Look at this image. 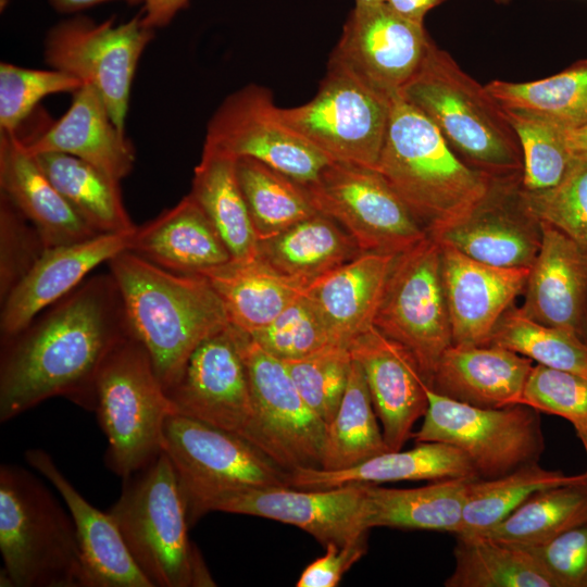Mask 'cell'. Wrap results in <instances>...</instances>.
Instances as JSON below:
<instances>
[{"instance_id":"8fae6325","label":"cell","mask_w":587,"mask_h":587,"mask_svg":"<svg viewBox=\"0 0 587 587\" xmlns=\"http://www.w3.org/2000/svg\"><path fill=\"white\" fill-rule=\"evenodd\" d=\"M374 326L412 353L429 386L442 353L452 345L436 238L428 235L395 257Z\"/></svg>"},{"instance_id":"816d5d0a","label":"cell","mask_w":587,"mask_h":587,"mask_svg":"<svg viewBox=\"0 0 587 587\" xmlns=\"http://www.w3.org/2000/svg\"><path fill=\"white\" fill-rule=\"evenodd\" d=\"M366 541L346 546L328 544L319 557L300 574L297 587H336L345 573L366 552Z\"/></svg>"},{"instance_id":"f907efd6","label":"cell","mask_w":587,"mask_h":587,"mask_svg":"<svg viewBox=\"0 0 587 587\" xmlns=\"http://www.w3.org/2000/svg\"><path fill=\"white\" fill-rule=\"evenodd\" d=\"M523 547L541 563L558 587H587V520L545 544Z\"/></svg>"},{"instance_id":"4dcf8cb0","label":"cell","mask_w":587,"mask_h":587,"mask_svg":"<svg viewBox=\"0 0 587 587\" xmlns=\"http://www.w3.org/2000/svg\"><path fill=\"white\" fill-rule=\"evenodd\" d=\"M230 324L251 334L270 324L302 295L304 286L266 263L260 255L228 262L207 270Z\"/></svg>"},{"instance_id":"60d3db41","label":"cell","mask_w":587,"mask_h":587,"mask_svg":"<svg viewBox=\"0 0 587 587\" xmlns=\"http://www.w3.org/2000/svg\"><path fill=\"white\" fill-rule=\"evenodd\" d=\"M587 520V479L542 489L479 533L523 546L545 544Z\"/></svg>"},{"instance_id":"1f68e13d","label":"cell","mask_w":587,"mask_h":587,"mask_svg":"<svg viewBox=\"0 0 587 587\" xmlns=\"http://www.w3.org/2000/svg\"><path fill=\"white\" fill-rule=\"evenodd\" d=\"M258 250L274 270L304 287L363 253L338 223L320 212L258 241Z\"/></svg>"},{"instance_id":"f1b7e54d","label":"cell","mask_w":587,"mask_h":587,"mask_svg":"<svg viewBox=\"0 0 587 587\" xmlns=\"http://www.w3.org/2000/svg\"><path fill=\"white\" fill-rule=\"evenodd\" d=\"M396 255L363 252L316 278L303 295L338 344L374 326V319Z\"/></svg>"},{"instance_id":"ba28073f","label":"cell","mask_w":587,"mask_h":587,"mask_svg":"<svg viewBox=\"0 0 587 587\" xmlns=\"http://www.w3.org/2000/svg\"><path fill=\"white\" fill-rule=\"evenodd\" d=\"M161 449L177 473L189 526L222 495L289 486V472L250 441L186 415L166 417Z\"/></svg>"},{"instance_id":"484cf974","label":"cell","mask_w":587,"mask_h":587,"mask_svg":"<svg viewBox=\"0 0 587 587\" xmlns=\"http://www.w3.org/2000/svg\"><path fill=\"white\" fill-rule=\"evenodd\" d=\"M0 193L32 223L46 248L99 235L52 184L17 133H0Z\"/></svg>"},{"instance_id":"b9f144b4","label":"cell","mask_w":587,"mask_h":587,"mask_svg":"<svg viewBox=\"0 0 587 587\" xmlns=\"http://www.w3.org/2000/svg\"><path fill=\"white\" fill-rule=\"evenodd\" d=\"M489 345L507 348L537 364L587 378V342L577 335L528 319L511 305L500 317Z\"/></svg>"},{"instance_id":"83f0119b","label":"cell","mask_w":587,"mask_h":587,"mask_svg":"<svg viewBox=\"0 0 587 587\" xmlns=\"http://www.w3.org/2000/svg\"><path fill=\"white\" fill-rule=\"evenodd\" d=\"M128 251L183 274H200L232 260L223 239L190 193L136 226Z\"/></svg>"},{"instance_id":"d6986e66","label":"cell","mask_w":587,"mask_h":587,"mask_svg":"<svg viewBox=\"0 0 587 587\" xmlns=\"http://www.w3.org/2000/svg\"><path fill=\"white\" fill-rule=\"evenodd\" d=\"M522 176L491 178L484 196L463 217L432 237L486 264L529 268L542 232L525 200Z\"/></svg>"},{"instance_id":"db71d44e","label":"cell","mask_w":587,"mask_h":587,"mask_svg":"<svg viewBox=\"0 0 587 587\" xmlns=\"http://www.w3.org/2000/svg\"><path fill=\"white\" fill-rule=\"evenodd\" d=\"M446 0H386V3L399 14L424 24V17L433 8Z\"/></svg>"},{"instance_id":"9f6ffc18","label":"cell","mask_w":587,"mask_h":587,"mask_svg":"<svg viewBox=\"0 0 587 587\" xmlns=\"http://www.w3.org/2000/svg\"><path fill=\"white\" fill-rule=\"evenodd\" d=\"M110 0H49L52 8L60 13H74ZM132 4L145 3L146 0H124Z\"/></svg>"},{"instance_id":"680465c9","label":"cell","mask_w":587,"mask_h":587,"mask_svg":"<svg viewBox=\"0 0 587 587\" xmlns=\"http://www.w3.org/2000/svg\"><path fill=\"white\" fill-rule=\"evenodd\" d=\"M386 3V0H355V4H378Z\"/></svg>"},{"instance_id":"5b68a950","label":"cell","mask_w":587,"mask_h":587,"mask_svg":"<svg viewBox=\"0 0 587 587\" xmlns=\"http://www.w3.org/2000/svg\"><path fill=\"white\" fill-rule=\"evenodd\" d=\"M1 587H90L76 528L47 486L16 464L0 466Z\"/></svg>"},{"instance_id":"3957f363","label":"cell","mask_w":587,"mask_h":587,"mask_svg":"<svg viewBox=\"0 0 587 587\" xmlns=\"http://www.w3.org/2000/svg\"><path fill=\"white\" fill-rule=\"evenodd\" d=\"M376 170L430 236L463 217L492 178L465 164L438 128L399 96L392 98Z\"/></svg>"},{"instance_id":"ffe728a7","label":"cell","mask_w":587,"mask_h":587,"mask_svg":"<svg viewBox=\"0 0 587 587\" xmlns=\"http://www.w3.org/2000/svg\"><path fill=\"white\" fill-rule=\"evenodd\" d=\"M349 349L363 371L389 451L401 450L428 407V384L419 363L375 326L357 336Z\"/></svg>"},{"instance_id":"f546056e","label":"cell","mask_w":587,"mask_h":587,"mask_svg":"<svg viewBox=\"0 0 587 587\" xmlns=\"http://www.w3.org/2000/svg\"><path fill=\"white\" fill-rule=\"evenodd\" d=\"M458 477L479 476L467 457L457 447L440 441H426L405 451H386L346 470H296L289 473L288 483L298 489H327L355 484L435 482Z\"/></svg>"},{"instance_id":"ab89813d","label":"cell","mask_w":587,"mask_h":587,"mask_svg":"<svg viewBox=\"0 0 587 587\" xmlns=\"http://www.w3.org/2000/svg\"><path fill=\"white\" fill-rule=\"evenodd\" d=\"M485 86L504 109L533 113L564 128L587 124V59L547 78L524 83L495 79Z\"/></svg>"},{"instance_id":"2e32d148","label":"cell","mask_w":587,"mask_h":587,"mask_svg":"<svg viewBox=\"0 0 587 587\" xmlns=\"http://www.w3.org/2000/svg\"><path fill=\"white\" fill-rule=\"evenodd\" d=\"M430 41L424 24L387 3L355 4L328 62L394 98L420 68Z\"/></svg>"},{"instance_id":"f5cc1de1","label":"cell","mask_w":587,"mask_h":587,"mask_svg":"<svg viewBox=\"0 0 587 587\" xmlns=\"http://www.w3.org/2000/svg\"><path fill=\"white\" fill-rule=\"evenodd\" d=\"M189 0H146L142 20L153 29L167 25Z\"/></svg>"},{"instance_id":"c3c4849f","label":"cell","mask_w":587,"mask_h":587,"mask_svg":"<svg viewBox=\"0 0 587 587\" xmlns=\"http://www.w3.org/2000/svg\"><path fill=\"white\" fill-rule=\"evenodd\" d=\"M521 403L538 412L561 416L575 428L587 430V378L578 374L533 365Z\"/></svg>"},{"instance_id":"e575fe53","label":"cell","mask_w":587,"mask_h":587,"mask_svg":"<svg viewBox=\"0 0 587 587\" xmlns=\"http://www.w3.org/2000/svg\"><path fill=\"white\" fill-rule=\"evenodd\" d=\"M34 155L57 189L97 234L129 233L136 228L123 203L120 182L71 154Z\"/></svg>"},{"instance_id":"7dc6e473","label":"cell","mask_w":587,"mask_h":587,"mask_svg":"<svg viewBox=\"0 0 587 587\" xmlns=\"http://www.w3.org/2000/svg\"><path fill=\"white\" fill-rule=\"evenodd\" d=\"M528 208L541 222L565 234L587 253V164L572 161L562 180L545 190L524 189Z\"/></svg>"},{"instance_id":"836d02e7","label":"cell","mask_w":587,"mask_h":587,"mask_svg":"<svg viewBox=\"0 0 587 587\" xmlns=\"http://www.w3.org/2000/svg\"><path fill=\"white\" fill-rule=\"evenodd\" d=\"M189 193L210 218L233 260L259 255L258 237L237 179L235 158L203 147Z\"/></svg>"},{"instance_id":"11a10c76","label":"cell","mask_w":587,"mask_h":587,"mask_svg":"<svg viewBox=\"0 0 587 587\" xmlns=\"http://www.w3.org/2000/svg\"><path fill=\"white\" fill-rule=\"evenodd\" d=\"M565 140L572 160L587 164V124L565 128Z\"/></svg>"},{"instance_id":"5bb4252c","label":"cell","mask_w":587,"mask_h":587,"mask_svg":"<svg viewBox=\"0 0 587 587\" xmlns=\"http://www.w3.org/2000/svg\"><path fill=\"white\" fill-rule=\"evenodd\" d=\"M305 188L315 209L338 223L362 252L398 255L428 236L375 168L333 161Z\"/></svg>"},{"instance_id":"30bf717a","label":"cell","mask_w":587,"mask_h":587,"mask_svg":"<svg viewBox=\"0 0 587 587\" xmlns=\"http://www.w3.org/2000/svg\"><path fill=\"white\" fill-rule=\"evenodd\" d=\"M428 407L416 444L440 441L460 449L479 478H495L536 463L544 451L539 412L523 403L480 408L444 396L429 386Z\"/></svg>"},{"instance_id":"94428289","label":"cell","mask_w":587,"mask_h":587,"mask_svg":"<svg viewBox=\"0 0 587 587\" xmlns=\"http://www.w3.org/2000/svg\"><path fill=\"white\" fill-rule=\"evenodd\" d=\"M7 3H8V0H0L1 10H3V8L7 5Z\"/></svg>"},{"instance_id":"6da1fadb","label":"cell","mask_w":587,"mask_h":587,"mask_svg":"<svg viewBox=\"0 0 587 587\" xmlns=\"http://www.w3.org/2000/svg\"><path fill=\"white\" fill-rule=\"evenodd\" d=\"M130 336L111 273L85 279L20 333L1 339L0 422L53 397L93 411L98 374Z\"/></svg>"},{"instance_id":"cb8c5ba5","label":"cell","mask_w":587,"mask_h":587,"mask_svg":"<svg viewBox=\"0 0 587 587\" xmlns=\"http://www.w3.org/2000/svg\"><path fill=\"white\" fill-rule=\"evenodd\" d=\"M27 463L57 489L68 510L78 538L90 587H152L134 561L110 512L90 504L42 449H28Z\"/></svg>"},{"instance_id":"ac0fdd59","label":"cell","mask_w":587,"mask_h":587,"mask_svg":"<svg viewBox=\"0 0 587 587\" xmlns=\"http://www.w3.org/2000/svg\"><path fill=\"white\" fill-rule=\"evenodd\" d=\"M166 394L175 413L247 439L253 407L237 328L230 324L203 340Z\"/></svg>"},{"instance_id":"e0dca14e","label":"cell","mask_w":587,"mask_h":587,"mask_svg":"<svg viewBox=\"0 0 587 587\" xmlns=\"http://www.w3.org/2000/svg\"><path fill=\"white\" fill-rule=\"evenodd\" d=\"M253 515L301 528L321 545L346 546L366 541L369 501L366 484L327 489L290 486L227 492L208 505V513Z\"/></svg>"},{"instance_id":"52a82bcc","label":"cell","mask_w":587,"mask_h":587,"mask_svg":"<svg viewBox=\"0 0 587 587\" xmlns=\"http://www.w3.org/2000/svg\"><path fill=\"white\" fill-rule=\"evenodd\" d=\"M93 411L108 442L105 463L123 480L161 453L163 425L175 411L147 350L133 336L104 361Z\"/></svg>"},{"instance_id":"4fadbf2b","label":"cell","mask_w":587,"mask_h":587,"mask_svg":"<svg viewBox=\"0 0 587 587\" xmlns=\"http://www.w3.org/2000/svg\"><path fill=\"white\" fill-rule=\"evenodd\" d=\"M237 330L253 407L247 440L289 473L320 469L326 423L303 400L284 362Z\"/></svg>"},{"instance_id":"6f0895ef","label":"cell","mask_w":587,"mask_h":587,"mask_svg":"<svg viewBox=\"0 0 587 587\" xmlns=\"http://www.w3.org/2000/svg\"><path fill=\"white\" fill-rule=\"evenodd\" d=\"M577 437L580 439L583 447L587 454V430L586 429H578L576 430Z\"/></svg>"},{"instance_id":"8992f818","label":"cell","mask_w":587,"mask_h":587,"mask_svg":"<svg viewBox=\"0 0 587 587\" xmlns=\"http://www.w3.org/2000/svg\"><path fill=\"white\" fill-rule=\"evenodd\" d=\"M109 512L152 587L215 586L189 539L177 473L163 451L124 479L122 494Z\"/></svg>"},{"instance_id":"603a6c76","label":"cell","mask_w":587,"mask_h":587,"mask_svg":"<svg viewBox=\"0 0 587 587\" xmlns=\"http://www.w3.org/2000/svg\"><path fill=\"white\" fill-rule=\"evenodd\" d=\"M540 223L541 246L519 309L530 320L569 330L587 342V253L552 225Z\"/></svg>"},{"instance_id":"d4e9b609","label":"cell","mask_w":587,"mask_h":587,"mask_svg":"<svg viewBox=\"0 0 587 587\" xmlns=\"http://www.w3.org/2000/svg\"><path fill=\"white\" fill-rule=\"evenodd\" d=\"M72 95L71 105L61 118L38 136L22 140L33 154H71L121 182L135 164L132 141L116 127L96 88L84 84Z\"/></svg>"},{"instance_id":"f35d334b","label":"cell","mask_w":587,"mask_h":587,"mask_svg":"<svg viewBox=\"0 0 587 587\" xmlns=\"http://www.w3.org/2000/svg\"><path fill=\"white\" fill-rule=\"evenodd\" d=\"M587 479V472L566 475L538 462L495 478H474L467 486L462 523L455 535L479 534L500 523L535 492Z\"/></svg>"},{"instance_id":"d590c367","label":"cell","mask_w":587,"mask_h":587,"mask_svg":"<svg viewBox=\"0 0 587 587\" xmlns=\"http://www.w3.org/2000/svg\"><path fill=\"white\" fill-rule=\"evenodd\" d=\"M447 587H558L525 547L483 534L455 535Z\"/></svg>"},{"instance_id":"d6a6232c","label":"cell","mask_w":587,"mask_h":587,"mask_svg":"<svg viewBox=\"0 0 587 587\" xmlns=\"http://www.w3.org/2000/svg\"><path fill=\"white\" fill-rule=\"evenodd\" d=\"M479 477H458L416 487L386 488L366 484L370 528L394 527L457 534L467 486Z\"/></svg>"},{"instance_id":"9c48e42d","label":"cell","mask_w":587,"mask_h":587,"mask_svg":"<svg viewBox=\"0 0 587 587\" xmlns=\"http://www.w3.org/2000/svg\"><path fill=\"white\" fill-rule=\"evenodd\" d=\"M391 102L392 98L328 62L315 96L299 107H277V114L332 161L376 170Z\"/></svg>"},{"instance_id":"277c9868","label":"cell","mask_w":587,"mask_h":587,"mask_svg":"<svg viewBox=\"0 0 587 587\" xmlns=\"http://www.w3.org/2000/svg\"><path fill=\"white\" fill-rule=\"evenodd\" d=\"M398 96L423 113L472 168L492 178L523 175L520 140L503 108L433 39Z\"/></svg>"},{"instance_id":"bcb514c9","label":"cell","mask_w":587,"mask_h":587,"mask_svg":"<svg viewBox=\"0 0 587 587\" xmlns=\"http://www.w3.org/2000/svg\"><path fill=\"white\" fill-rule=\"evenodd\" d=\"M248 335L282 361L299 359L338 344L303 294L270 324Z\"/></svg>"},{"instance_id":"681fc988","label":"cell","mask_w":587,"mask_h":587,"mask_svg":"<svg viewBox=\"0 0 587 587\" xmlns=\"http://www.w3.org/2000/svg\"><path fill=\"white\" fill-rule=\"evenodd\" d=\"M46 246L32 223L0 193V301L27 274Z\"/></svg>"},{"instance_id":"91938a15","label":"cell","mask_w":587,"mask_h":587,"mask_svg":"<svg viewBox=\"0 0 587 587\" xmlns=\"http://www.w3.org/2000/svg\"><path fill=\"white\" fill-rule=\"evenodd\" d=\"M499 4H508L511 2V0H495Z\"/></svg>"},{"instance_id":"7402d4cb","label":"cell","mask_w":587,"mask_h":587,"mask_svg":"<svg viewBox=\"0 0 587 587\" xmlns=\"http://www.w3.org/2000/svg\"><path fill=\"white\" fill-rule=\"evenodd\" d=\"M133 232L99 234L87 240L46 248L1 302V339L20 333L78 287L95 267L128 250Z\"/></svg>"},{"instance_id":"44dd1931","label":"cell","mask_w":587,"mask_h":587,"mask_svg":"<svg viewBox=\"0 0 587 587\" xmlns=\"http://www.w3.org/2000/svg\"><path fill=\"white\" fill-rule=\"evenodd\" d=\"M439 243L452 345L487 346L500 317L524 292L529 268L494 266Z\"/></svg>"},{"instance_id":"f6af8a7d","label":"cell","mask_w":587,"mask_h":587,"mask_svg":"<svg viewBox=\"0 0 587 587\" xmlns=\"http://www.w3.org/2000/svg\"><path fill=\"white\" fill-rule=\"evenodd\" d=\"M84 84L62 71L0 63V133H17L39 101L61 92L73 93Z\"/></svg>"},{"instance_id":"7a4b0ae2","label":"cell","mask_w":587,"mask_h":587,"mask_svg":"<svg viewBox=\"0 0 587 587\" xmlns=\"http://www.w3.org/2000/svg\"><path fill=\"white\" fill-rule=\"evenodd\" d=\"M108 263L130 335L147 350L167 391L195 349L230 325L225 307L203 275L175 273L128 250Z\"/></svg>"},{"instance_id":"7c38bea8","label":"cell","mask_w":587,"mask_h":587,"mask_svg":"<svg viewBox=\"0 0 587 587\" xmlns=\"http://www.w3.org/2000/svg\"><path fill=\"white\" fill-rule=\"evenodd\" d=\"M154 36L142 15L114 25L86 16L61 21L45 39V61L101 95L116 127L125 132L132 84L138 61Z\"/></svg>"},{"instance_id":"9a60e30c","label":"cell","mask_w":587,"mask_h":587,"mask_svg":"<svg viewBox=\"0 0 587 587\" xmlns=\"http://www.w3.org/2000/svg\"><path fill=\"white\" fill-rule=\"evenodd\" d=\"M203 147L258 160L303 186L333 162L284 124L270 90L253 84L223 100L208 123Z\"/></svg>"},{"instance_id":"ee69618b","label":"cell","mask_w":587,"mask_h":587,"mask_svg":"<svg viewBox=\"0 0 587 587\" xmlns=\"http://www.w3.org/2000/svg\"><path fill=\"white\" fill-rule=\"evenodd\" d=\"M283 362L307 404L326 424L330 422L346 391L353 362L349 346L335 344Z\"/></svg>"},{"instance_id":"4316f807","label":"cell","mask_w":587,"mask_h":587,"mask_svg":"<svg viewBox=\"0 0 587 587\" xmlns=\"http://www.w3.org/2000/svg\"><path fill=\"white\" fill-rule=\"evenodd\" d=\"M533 360L503 347L451 345L441 355L429 387L480 408L521 403Z\"/></svg>"},{"instance_id":"8d00e7d4","label":"cell","mask_w":587,"mask_h":587,"mask_svg":"<svg viewBox=\"0 0 587 587\" xmlns=\"http://www.w3.org/2000/svg\"><path fill=\"white\" fill-rule=\"evenodd\" d=\"M386 451L363 371L353 360L339 408L326 424L320 469L346 470Z\"/></svg>"},{"instance_id":"74e56055","label":"cell","mask_w":587,"mask_h":587,"mask_svg":"<svg viewBox=\"0 0 587 587\" xmlns=\"http://www.w3.org/2000/svg\"><path fill=\"white\" fill-rule=\"evenodd\" d=\"M236 174L258 241L319 212L305 186L258 160L236 159Z\"/></svg>"},{"instance_id":"7bdbcfd3","label":"cell","mask_w":587,"mask_h":587,"mask_svg":"<svg viewBox=\"0 0 587 587\" xmlns=\"http://www.w3.org/2000/svg\"><path fill=\"white\" fill-rule=\"evenodd\" d=\"M503 110L520 140L524 189L545 190L558 185L573 161L566 146L565 128L533 113Z\"/></svg>"}]
</instances>
